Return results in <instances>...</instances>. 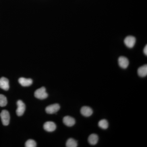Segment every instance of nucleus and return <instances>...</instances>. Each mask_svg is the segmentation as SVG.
<instances>
[{
  "label": "nucleus",
  "instance_id": "obj_1",
  "mask_svg": "<svg viewBox=\"0 0 147 147\" xmlns=\"http://www.w3.org/2000/svg\"><path fill=\"white\" fill-rule=\"evenodd\" d=\"M35 97L39 99L43 100L47 98L48 94L46 92L45 87H42L36 90L34 92Z\"/></svg>",
  "mask_w": 147,
  "mask_h": 147
},
{
  "label": "nucleus",
  "instance_id": "obj_2",
  "mask_svg": "<svg viewBox=\"0 0 147 147\" xmlns=\"http://www.w3.org/2000/svg\"><path fill=\"white\" fill-rule=\"evenodd\" d=\"M0 117L1 119L3 124L5 126L8 125L10 121V115L8 111L5 110H3L0 114Z\"/></svg>",
  "mask_w": 147,
  "mask_h": 147
},
{
  "label": "nucleus",
  "instance_id": "obj_3",
  "mask_svg": "<svg viewBox=\"0 0 147 147\" xmlns=\"http://www.w3.org/2000/svg\"><path fill=\"white\" fill-rule=\"evenodd\" d=\"M17 108L16 113L18 116H21L24 115L26 110V105L21 100H18L17 102Z\"/></svg>",
  "mask_w": 147,
  "mask_h": 147
},
{
  "label": "nucleus",
  "instance_id": "obj_4",
  "mask_svg": "<svg viewBox=\"0 0 147 147\" xmlns=\"http://www.w3.org/2000/svg\"><path fill=\"white\" fill-rule=\"evenodd\" d=\"M60 109V106L59 104L55 103L47 106L45 108L46 113L49 114H53L57 113Z\"/></svg>",
  "mask_w": 147,
  "mask_h": 147
},
{
  "label": "nucleus",
  "instance_id": "obj_5",
  "mask_svg": "<svg viewBox=\"0 0 147 147\" xmlns=\"http://www.w3.org/2000/svg\"><path fill=\"white\" fill-rule=\"evenodd\" d=\"M125 44L129 48H132L136 43V38L133 36H128L125 38L124 40Z\"/></svg>",
  "mask_w": 147,
  "mask_h": 147
},
{
  "label": "nucleus",
  "instance_id": "obj_6",
  "mask_svg": "<svg viewBox=\"0 0 147 147\" xmlns=\"http://www.w3.org/2000/svg\"><path fill=\"white\" fill-rule=\"evenodd\" d=\"M43 128L46 131L53 132L57 128V126L55 123L52 121H47L45 122L43 125Z\"/></svg>",
  "mask_w": 147,
  "mask_h": 147
},
{
  "label": "nucleus",
  "instance_id": "obj_7",
  "mask_svg": "<svg viewBox=\"0 0 147 147\" xmlns=\"http://www.w3.org/2000/svg\"><path fill=\"white\" fill-rule=\"evenodd\" d=\"M0 88L4 90L9 89V81L7 78L2 77L0 79Z\"/></svg>",
  "mask_w": 147,
  "mask_h": 147
},
{
  "label": "nucleus",
  "instance_id": "obj_8",
  "mask_svg": "<svg viewBox=\"0 0 147 147\" xmlns=\"http://www.w3.org/2000/svg\"><path fill=\"white\" fill-rule=\"evenodd\" d=\"M118 63L120 67L123 69L127 68L129 64V61L128 59L125 57L122 56L119 58Z\"/></svg>",
  "mask_w": 147,
  "mask_h": 147
},
{
  "label": "nucleus",
  "instance_id": "obj_9",
  "mask_svg": "<svg viewBox=\"0 0 147 147\" xmlns=\"http://www.w3.org/2000/svg\"><path fill=\"white\" fill-rule=\"evenodd\" d=\"M81 113L84 117H89L92 115L93 110L88 106H84L81 108Z\"/></svg>",
  "mask_w": 147,
  "mask_h": 147
},
{
  "label": "nucleus",
  "instance_id": "obj_10",
  "mask_svg": "<svg viewBox=\"0 0 147 147\" xmlns=\"http://www.w3.org/2000/svg\"><path fill=\"white\" fill-rule=\"evenodd\" d=\"M75 119L70 116H65L63 119V123L66 126L71 127L73 126L75 124Z\"/></svg>",
  "mask_w": 147,
  "mask_h": 147
},
{
  "label": "nucleus",
  "instance_id": "obj_11",
  "mask_svg": "<svg viewBox=\"0 0 147 147\" xmlns=\"http://www.w3.org/2000/svg\"><path fill=\"white\" fill-rule=\"evenodd\" d=\"M18 82L22 86L28 87L32 85L33 81L32 79H26V78L21 77L18 79Z\"/></svg>",
  "mask_w": 147,
  "mask_h": 147
},
{
  "label": "nucleus",
  "instance_id": "obj_12",
  "mask_svg": "<svg viewBox=\"0 0 147 147\" xmlns=\"http://www.w3.org/2000/svg\"><path fill=\"white\" fill-rule=\"evenodd\" d=\"M98 140V137L96 134H91L88 137V141L90 144L95 145L97 144Z\"/></svg>",
  "mask_w": 147,
  "mask_h": 147
},
{
  "label": "nucleus",
  "instance_id": "obj_13",
  "mask_svg": "<svg viewBox=\"0 0 147 147\" xmlns=\"http://www.w3.org/2000/svg\"><path fill=\"white\" fill-rule=\"evenodd\" d=\"M138 74L141 77H144L147 75V65L140 67L138 69Z\"/></svg>",
  "mask_w": 147,
  "mask_h": 147
},
{
  "label": "nucleus",
  "instance_id": "obj_14",
  "mask_svg": "<svg viewBox=\"0 0 147 147\" xmlns=\"http://www.w3.org/2000/svg\"><path fill=\"white\" fill-rule=\"evenodd\" d=\"M77 145V142L72 138L68 139L66 144V146L67 147H76Z\"/></svg>",
  "mask_w": 147,
  "mask_h": 147
},
{
  "label": "nucleus",
  "instance_id": "obj_15",
  "mask_svg": "<svg viewBox=\"0 0 147 147\" xmlns=\"http://www.w3.org/2000/svg\"><path fill=\"white\" fill-rule=\"evenodd\" d=\"M98 125L100 128L102 129H107L109 126V124L108 121L105 119H102L99 121L98 123Z\"/></svg>",
  "mask_w": 147,
  "mask_h": 147
},
{
  "label": "nucleus",
  "instance_id": "obj_16",
  "mask_svg": "<svg viewBox=\"0 0 147 147\" xmlns=\"http://www.w3.org/2000/svg\"><path fill=\"white\" fill-rule=\"evenodd\" d=\"M7 98L3 95L0 94V106L4 107L7 105Z\"/></svg>",
  "mask_w": 147,
  "mask_h": 147
},
{
  "label": "nucleus",
  "instance_id": "obj_17",
  "mask_svg": "<svg viewBox=\"0 0 147 147\" xmlns=\"http://www.w3.org/2000/svg\"><path fill=\"white\" fill-rule=\"evenodd\" d=\"M25 146L26 147H35L36 146V143L32 139H29L26 143Z\"/></svg>",
  "mask_w": 147,
  "mask_h": 147
},
{
  "label": "nucleus",
  "instance_id": "obj_18",
  "mask_svg": "<svg viewBox=\"0 0 147 147\" xmlns=\"http://www.w3.org/2000/svg\"><path fill=\"white\" fill-rule=\"evenodd\" d=\"M144 53L146 56L147 55V45L145 46L144 50Z\"/></svg>",
  "mask_w": 147,
  "mask_h": 147
}]
</instances>
